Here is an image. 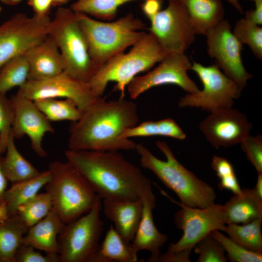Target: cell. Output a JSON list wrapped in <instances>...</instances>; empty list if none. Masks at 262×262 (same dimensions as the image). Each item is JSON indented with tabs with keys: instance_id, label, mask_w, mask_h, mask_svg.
<instances>
[{
	"instance_id": "obj_23",
	"label": "cell",
	"mask_w": 262,
	"mask_h": 262,
	"mask_svg": "<svg viewBox=\"0 0 262 262\" xmlns=\"http://www.w3.org/2000/svg\"><path fill=\"white\" fill-rule=\"evenodd\" d=\"M184 7L196 34L206 35L224 18L221 0H178Z\"/></svg>"
},
{
	"instance_id": "obj_14",
	"label": "cell",
	"mask_w": 262,
	"mask_h": 262,
	"mask_svg": "<svg viewBox=\"0 0 262 262\" xmlns=\"http://www.w3.org/2000/svg\"><path fill=\"white\" fill-rule=\"evenodd\" d=\"M159 63L153 69L135 77L128 84L126 88L131 99L154 87L165 84L177 85L188 93L199 90L188 74L192 63L185 53L167 54Z\"/></svg>"
},
{
	"instance_id": "obj_38",
	"label": "cell",
	"mask_w": 262,
	"mask_h": 262,
	"mask_svg": "<svg viewBox=\"0 0 262 262\" xmlns=\"http://www.w3.org/2000/svg\"><path fill=\"white\" fill-rule=\"evenodd\" d=\"M247 160L254 166L258 174L262 173V136L250 134L240 143Z\"/></svg>"
},
{
	"instance_id": "obj_24",
	"label": "cell",
	"mask_w": 262,
	"mask_h": 262,
	"mask_svg": "<svg viewBox=\"0 0 262 262\" xmlns=\"http://www.w3.org/2000/svg\"><path fill=\"white\" fill-rule=\"evenodd\" d=\"M12 132L4 157H0V167L4 176L11 183L33 178L40 173L20 153Z\"/></svg>"
},
{
	"instance_id": "obj_52",
	"label": "cell",
	"mask_w": 262,
	"mask_h": 262,
	"mask_svg": "<svg viewBox=\"0 0 262 262\" xmlns=\"http://www.w3.org/2000/svg\"><path fill=\"white\" fill-rule=\"evenodd\" d=\"M1 10V7L0 6V12Z\"/></svg>"
},
{
	"instance_id": "obj_32",
	"label": "cell",
	"mask_w": 262,
	"mask_h": 262,
	"mask_svg": "<svg viewBox=\"0 0 262 262\" xmlns=\"http://www.w3.org/2000/svg\"><path fill=\"white\" fill-rule=\"evenodd\" d=\"M52 208L51 196L46 192L38 193L21 205L15 215L29 229L45 217Z\"/></svg>"
},
{
	"instance_id": "obj_47",
	"label": "cell",
	"mask_w": 262,
	"mask_h": 262,
	"mask_svg": "<svg viewBox=\"0 0 262 262\" xmlns=\"http://www.w3.org/2000/svg\"><path fill=\"white\" fill-rule=\"evenodd\" d=\"M9 218V216L7 204L4 200L0 202V223L5 221Z\"/></svg>"
},
{
	"instance_id": "obj_2",
	"label": "cell",
	"mask_w": 262,
	"mask_h": 262,
	"mask_svg": "<svg viewBox=\"0 0 262 262\" xmlns=\"http://www.w3.org/2000/svg\"><path fill=\"white\" fill-rule=\"evenodd\" d=\"M64 153L101 199L136 201L152 189L142 170L118 151L68 149Z\"/></svg>"
},
{
	"instance_id": "obj_15",
	"label": "cell",
	"mask_w": 262,
	"mask_h": 262,
	"mask_svg": "<svg viewBox=\"0 0 262 262\" xmlns=\"http://www.w3.org/2000/svg\"><path fill=\"white\" fill-rule=\"evenodd\" d=\"M17 93L33 101L47 98L70 99L82 112L102 97L93 94L88 82L65 71L47 79L29 80L18 88Z\"/></svg>"
},
{
	"instance_id": "obj_36",
	"label": "cell",
	"mask_w": 262,
	"mask_h": 262,
	"mask_svg": "<svg viewBox=\"0 0 262 262\" xmlns=\"http://www.w3.org/2000/svg\"><path fill=\"white\" fill-rule=\"evenodd\" d=\"M199 255L197 262H226L225 250L220 243L211 234L202 238L194 247Z\"/></svg>"
},
{
	"instance_id": "obj_13",
	"label": "cell",
	"mask_w": 262,
	"mask_h": 262,
	"mask_svg": "<svg viewBox=\"0 0 262 262\" xmlns=\"http://www.w3.org/2000/svg\"><path fill=\"white\" fill-rule=\"evenodd\" d=\"M207 52L216 65L242 89L252 77L246 69L242 58L243 44L234 34L227 20L223 19L205 35Z\"/></svg>"
},
{
	"instance_id": "obj_1",
	"label": "cell",
	"mask_w": 262,
	"mask_h": 262,
	"mask_svg": "<svg viewBox=\"0 0 262 262\" xmlns=\"http://www.w3.org/2000/svg\"><path fill=\"white\" fill-rule=\"evenodd\" d=\"M138 106L125 97L106 100L101 97L72 122L68 149L73 150H135L136 143L123 137L139 123Z\"/></svg>"
},
{
	"instance_id": "obj_31",
	"label": "cell",
	"mask_w": 262,
	"mask_h": 262,
	"mask_svg": "<svg viewBox=\"0 0 262 262\" xmlns=\"http://www.w3.org/2000/svg\"><path fill=\"white\" fill-rule=\"evenodd\" d=\"M29 66L25 54L6 63L0 69V94L20 88L29 80Z\"/></svg>"
},
{
	"instance_id": "obj_25",
	"label": "cell",
	"mask_w": 262,
	"mask_h": 262,
	"mask_svg": "<svg viewBox=\"0 0 262 262\" xmlns=\"http://www.w3.org/2000/svg\"><path fill=\"white\" fill-rule=\"evenodd\" d=\"M51 179V173L48 169L33 178L12 183L10 188L6 189L4 196L9 217L15 215L18 207L37 195Z\"/></svg>"
},
{
	"instance_id": "obj_53",
	"label": "cell",
	"mask_w": 262,
	"mask_h": 262,
	"mask_svg": "<svg viewBox=\"0 0 262 262\" xmlns=\"http://www.w3.org/2000/svg\"><path fill=\"white\" fill-rule=\"evenodd\" d=\"M162 2H163L164 0H160Z\"/></svg>"
},
{
	"instance_id": "obj_12",
	"label": "cell",
	"mask_w": 262,
	"mask_h": 262,
	"mask_svg": "<svg viewBox=\"0 0 262 262\" xmlns=\"http://www.w3.org/2000/svg\"><path fill=\"white\" fill-rule=\"evenodd\" d=\"M148 19V32L167 54L184 53L195 41L196 33L184 7L178 0H168L165 9Z\"/></svg>"
},
{
	"instance_id": "obj_10",
	"label": "cell",
	"mask_w": 262,
	"mask_h": 262,
	"mask_svg": "<svg viewBox=\"0 0 262 262\" xmlns=\"http://www.w3.org/2000/svg\"><path fill=\"white\" fill-rule=\"evenodd\" d=\"M161 190L162 194L181 208L175 214L174 223L183 231L181 237L176 243L170 244L165 253L192 250L198 241L212 231H224L226 225L223 205L214 203L202 209L190 207L175 201Z\"/></svg>"
},
{
	"instance_id": "obj_40",
	"label": "cell",
	"mask_w": 262,
	"mask_h": 262,
	"mask_svg": "<svg viewBox=\"0 0 262 262\" xmlns=\"http://www.w3.org/2000/svg\"><path fill=\"white\" fill-rule=\"evenodd\" d=\"M211 166L219 178L235 173L232 164L222 157L214 156L212 159Z\"/></svg>"
},
{
	"instance_id": "obj_37",
	"label": "cell",
	"mask_w": 262,
	"mask_h": 262,
	"mask_svg": "<svg viewBox=\"0 0 262 262\" xmlns=\"http://www.w3.org/2000/svg\"><path fill=\"white\" fill-rule=\"evenodd\" d=\"M14 112L10 98L0 94V157L4 154L12 132Z\"/></svg>"
},
{
	"instance_id": "obj_18",
	"label": "cell",
	"mask_w": 262,
	"mask_h": 262,
	"mask_svg": "<svg viewBox=\"0 0 262 262\" xmlns=\"http://www.w3.org/2000/svg\"><path fill=\"white\" fill-rule=\"evenodd\" d=\"M142 199V215L131 244L137 253L142 250L149 251L151 255L147 261L156 262L167 237L158 230L154 222L152 212L156 206V197L152 189L145 193Z\"/></svg>"
},
{
	"instance_id": "obj_30",
	"label": "cell",
	"mask_w": 262,
	"mask_h": 262,
	"mask_svg": "<svg viewBox=\"0 0 262 262\" xmlns=\"http://www.w3.org/2000/svg\"><path fill=\"white\" fill-rule=\"evenodd\" d=\"M262 218L240 225H226L223 231L229 237L243 247L254 252L262 253Z\"/></svg>"
},
{
	"instance_id": "obj_3",
	"label": "cell",
	"mask_w": 262,
	"mask_h": 262,
	"mask_svg": "<svg viewBox=\"0 0 262 262\" xmlns=\"http://www.w3.org/2000/svg\"><path fill=\"white\" fill-rule=\"evenodd\" d=\"M156 145L166 160L156 157L143 144L137 143L135 150L139 156L141 166L152 172L173 191L182 203L201 209L214 204L216 193L213 188L185 168L164 141H158Z\"/></svg>"
},
{
	"instance_id": "obj_27",
	"label": "cell",
	"mask_w": 262,
	"mask_h": 262,
	"mask_svg": "<svg viewBox=\"0 0 262 262\" xmlns=\"http://www.w3.org/2000/svg\"><path fill=\"white\" fill-rule=\"evenodd\" d=\"M28 229L16 215L0 223V262H15L16 252Z\"/></svg>"
},
{
	"instance_id": "obj_19",
	"label": "cell",
	"mask_w": 262,
	"mask_h": 262,
	"mask_svg": "<svg viewBox=\"0 0 262 262\" xmlns=\"http://www.w3.org/2000/svg\"><path fill=\"white\" fill-rule=\"evenodd\" d=\"M25 54L29 66V81L47 79L65 71L60 51L49 35Z\"/></svg>"
},
{
	"instance_id": "obj_44",
	"label": "cell",
	"mask_w": 262,
	"mask_h": 262,
	"mask_svg": "<svg viewBox=\"0 0 262 262\" xmlns=\"http://www.w3.org/2000/svg\"><path fill=\"white\" fill-rule=\"evenodd\" d=\"M255 8L245 12V18L258 25H262V0H254Z\"/></svg>"
},
{
	"instance_id": "obj_7",
	"label": "cell",
	"mask_w": 262,
	"mask_h": 262,
	"mask_svg": "<svg viewBox=\"0 0 262 262\" xmlns=\"http://www.w3.org/2000/svg\"><path fill=\"white\" fill-rule=\"evenodd\" d=\"M48 35L58 47L64 62L65 71L88 82L97 69L76 13L71 8L59 7L50 20Z\"/></svg>"
},
{
	"instance_id": "obj_41",
	"label": "cell",
	"mask_w": 262,
	"mask_h": 262,
	"mask_svg": "<svg viewBox=\"0 0 262 262\" xmlns=\"http://www.w3.org/2000/svg\"><path fill=\"white\" fill-rule=\"evenodd\" d=\"M218 187L220 190L227 189L231 191L234 195L241 193L242 189L238 181L235 173L219 178Z\"/></svg>"
},
{
	"instance_id": "obj_43",
	"label": "cell",
	"mask_w": 262,
	"mask_h": 262,
	"mask_svg": "<svg viewBox=\"0 0 262 262\" xmlns=\"http://www.w3.org/2000/svg\"><path fill=\"white\" fill-rule=\"evenodd\" d=\"M29 5L32 8L34 15L45 16L48 14L53 5L52 0H28Z\"/></svg>"
},
{
	"instance_id": "obj_28",
	"label": "cell",
	"mask_w": 262,
	"mask_h": 262,
	"mask_svg": "<svg viewBox=\"0 0 262 262\" xmlns=\"http://www.w3.org/2000/svg\"><path fill=\"white\" fill-rule=\"evenodd\" d=\"M164 136L182 140L186 135L178 123L171 118L157 121H146L126 131L123 137H134Z\"/></svg>"
},
{
	"instance_id": "obj_5",
	"label": "cell",
	"mask_w": 262,
	"mask_h": 262,
	"mask_svg": "<svg viewBox=\"0 0 262 262\" xmlns=\"http://www.w3.org/2000/svg\"><path fill=\"white\" fill-rule=\"evenodd\" d=\"M76 14L97 71L112 57L132 46L145 33L140 31L145 28L144 23L131 13L112 22Z\"/></svg>"
},
{
	"instance_id": "obj_49",
	"label": "cell",
	"mask_w": 262,
	"mask_h": 262,
	"mask_svg": "<svg viewBox=\"0 0 262 262\" xmlns=\"http://www.w3.org/2000/svg\"><path fill=\"white\" fill-rule=\"evenodd\" d=\"M229 2L234 8L237 10L241 13H243V10L241 7V5L239 2V0H226Z\"/></svg>"
},
{
	"instance_id": "obj_46",
	"label": "cell",
	"mask_w": 262,
	"mask_h": 262,
	"mask_svg": "<svg viewBox=\"0 0 262 262\" xmlns=\"http://www.w3.org/2000/svg\"><path fill=\"white\" fill-rule=\"evenodd\" d=\"M7 181L2 174L0 167V202L4 200V196L7 189Z\"/></svg>"
},
{
	"instance_id": "obj_11",
	"label": "cell",
	"mask_w": 262,
	"mask_h": 262,
	"mask_svg": "<svg viewBox=\"0 0 262 262\" xmlns=\"http://www.w3.org/2000/svg\"><path fill=\"white\" fill-rule=\"evenodd\" d=\"M49 16H29L16 13L0 25V69L13 58L25 53L48 35Z\"/></svg>"
},
{
	"instance_id": "obj_26",
	"label": "cell",
	"mask_w": 262,
	"mask_h": 262,
	"mask_svg": "<svg viewBox=\"0 0 262 262\" xmlns=\"http://www.w3.org/2000/svg\"><path fill=\"white\" fill-rule=\"evenodd\" d=\"M137 254L111 225L91 262H136Z\"/></svg>"
},
{
	"instance_id": "obj_16",
	"label": "cell",
	"mask_w": 262,
	"mask_h": 262,
	"mask_svg": "<svg viewBox=\"0 0 262 262\" xmlns=\"http://www.w3.org/2000/svg\"><path fill=\"white\" fill-rule=\"evenodd\" d=\"M199 129L213 147H229L240 144L252 128L247 117L238 110L223 108L210 112Z\"/></svg>"
},
{
	"instance_id": "obj_33",
	"label": "cell",
	"mask_w": 262,
	"mask_h": 262,
	"mask_svg": "<svg viewBox=\"0 0 262 262\" xmlns=\"http://www.w3.org/2000/svg\"><path fill=\"white\" fill-rule=\"evenodd\" d=\"M134 0H77L70 8L76 13L109 21L116 16L119 6Z\"/></svg>"
},
{
	"instance_id": "obj_9",
	"label": "cell",
	"mask_w": 262,
	"mask_h": 262,
	"mask_svg": "<svg viewBox=\"0 0 262 262\" xmlns=\"http://www.w3.org/2000/svg\"><path fill=\"white\" fill-rule=\"evenodd\" d=\"M190 69L196 74L203 88L182 97L178 102L180 107H196L212 112L232 107L241 96L242 89L215 64L205 66L193 61Z\"/></svg>"
},
{
	"instance_id": "obj_51",
	"label": "cell",
	"mask_w": 262,
	"mask_h": 262,
	"mask_svg": "<svg viewBox=\"0 0 262 262\" xmlns=\"http://www.w3.org/2000/svg\"><path fill=\"white\" fill-rule=\"evenodd\" d=\"M70 0H52L53 5H62Z\"/></svg>"
},
{
	"instance_id": "obj_20",
	"label": "cell",
	"mask_w": 262,
	"mask_h": 262,
	"mask_svg": "<svg viewBox=\"0 0 262 262\" xmlns=\"http://www.w3.org/2000/svg\"><path fill=\"white\" fill-rule=\"evenodd\" d=\"M102 209L106 217L128 243L132 242L140 223L143 210L142 199L136 201L103 199Z\"/></svg>"
},
{
	"instance_id": "obj_48",
	"label": "cell",
	"mask_w": 262,
	"mask_h": 262,
	"mask_svg": "<svg viewBox=\"0 0 262 262\" xmlns=\"http://www.w3.org/2000/svg\"><path fill=\"white\" fill-rule=\"evenodd\" d=\"M253 189L256 193L262 198V173L258 174L257 182Z\"/></svg>"
},
{
	"instance_id": "obj_17",
	"label": "cell",
	"mask_w": 262,
	"mask_h": 262,
	"mask_svg": "<svg viewBox=\"0 0 262 262\" xmlns=\"http://www.w3.org/2000/svg\"><path fill=\"white\" fill-rule=\"evenodd\" d=\"M10 100L14 112L12 132L14 137L28 136L33 151L39 157H46L48 154L43 147V140L46 134L55 131L51 122L33 100L17 93Z\"/></svg>"
},
{
	"instance_id": "obj_21",
	"label": "cell",
	"mask_w": 262,
	"mask_h": 262,
	"mask_svg": "<svg viewBox=\"0 0 262 262\" xmlns=\"http://www.w3.org/2000/svg\"><path fill=\"white\" fill-rule=\"evenodd\" d=\"M65 224L52 208L45 217L28 229L22 244L46 254H59L58 238Z\"/></svg>"
},
{
	"instance_id": "obj_35",
	"label": "cell",
	"mask_w": 262,
	"mask_h": 262,
	"mask_svg": "<svg viewBox=\"0 0 262 262\" xmlns=\"http://www.w3.org/2000/svg\"><path fill=\"white\" fill-rule=\"evenodd\" d=\"M211 234L223 246L227 259L231 262H262V253L249 250L238 245L229 237L226 236L219 230H215Z\"/></svg>"
},
{
	"instance_id": "obj_29",
	"label": "cell",
	"mask_w": 262,
	"mask_h": 262,
	"mask_svg": "<svg viewBox=\"0 0 262 262\" xmlns=\"http://www.w3.org/2000/svg\"><path fill=\"white\" fill-rule=\"evenodd\" d=\"M33 101L50 122H74L80 118L83 113L74 101L68 98H47Z\"/></svg>"
},
{
	"instance_id": "obj_4",
	"label": "cell",
	"mask_w": 262,
	"mask_h": 262,
	"mask_svg": "<svg viewBox=\"0 0 262 262\" xmlns=\"http://www.w3.org/2000/svg\"><path fill=\"white\" fill-rule=\"evenodd\" d=\"M166 55L155 36L145 33L128 52L119 53L102 65L88 82L90 88L96 96L102 97L108 83L115 82L114 89L120 93L121 97H125V89L131 81Z\"/></svg>"
},
{
	"instance_id": "obj_34",
	"label": "cell",
	"mask_w": 262,
	"mask_h": 262,
	"mask_svg": "<svg viewBox=\"0 0 262 262\" xmlns=\"http://www.w3.org/2000/svg\"><path fill=\"white\" fill-rule=\"evenodd\" d=\"M232 32L243 44L248 45L254 56L262 59V28L245 17L238 20Z\"/></svg>"
},
{
	"instance_id": "obj_45",
	"label": "cell",
	"mask_w": 262,
	"mask_h": 262,
	"mask_svg": "<svg viewBox=\"0 0 262 262\" xmlns=\"http://www.w3.org/2000/svg\"><path fill=\"white\" fill-rule=\"evenodd\" d=\"M141 8L144 14L149 19L161 10L162 2L160 0H145Z\"/></svg>"
},
{
	"instance_id": "obj_6",
	"label": "cell",
	"mask_w": 262,
	"mask_h": 262,
	"mask_svg": "<svg viewBox=\"0 0 262 262\" xmlns=\"http://www.w3.org/2000/svg\"><path fill=\"white\" fill-rule=\"evenodd\" d=\"M50 181L45 186L53 209L65 224L87 213L101 198L82 174L70 163L54 161L49 165Z\"/></svg>"
},
{
	"instance_id": "obj_50",
	"label": "cell",
	"mask_w": 262,
	"mask_h": 262,
	"mask_svg": "<svg viewBox=\"0 0 262 262\" xmlns=\"http://www.w3.org/2000/svg\"><path fill=\"white\" fill-rule=\"evenodd\" d=\"M22 0H0L2 3L9 5L14 6L20 2Z\"/></svg>"
},
{
	"instance_id": "obj_8",
	"label": "cell",
	"mask_w": 262,
	"mask_h": 262,
	"mask_svg": "<svg viewBox=\"0 0 262 262\" xmlns=\"http://www.w3.org/2000/svg\"><path fill=\"white\" fill-rule=\"evenodd\" d=\"M99 198L84 215L66 224L58 238L61 262H91L98 252L104 223Z\"/></svg>"
},
{
	"instance_id": "obj_22",
	"label": "cell",
	"mask_w": 262,
	"mask_h": 262,
	"mask_svg": "<svg viewBox=\"0 0 262 262\" xmlns=\"http://www.w3.org/2000/svg\"><path fill=\"white\" fill-rule=\"evenodd\" d=\"M223 206L226 225L245 224L262 218V198L253 189H242Z\"/></svg>"
},
{
	"instance_id": "obj_39",
	"label": "cell",
	"mask_w": 262,
	"mask_h": 262,
	"mask_svg": "<svg viewBox=\"0 0 262 262\" xmlns=\"http://www.w3.org/2000/svg\"><path fill=\"white\" fill-rule=\"evenodd\" d=\"M15 262H61L58 253L44 255L29 245L21 244L15 255Z\"/></svg>"
},
{
	"instance_id": "obj_42",
	"label": "cell",
	"mask_w": 262,
	"mask_h": 262,
	"mask_svg": "<svg viewBox=\"0 0 262 262\" xmlns=\"http://www.w3.org/2000/svg\"><path fill=\"white\" fill-rule=\"evenodd\" d=\"M192 250H184L172 254H161L156 262H189Z\"/></svg>"
}]
</instances>
